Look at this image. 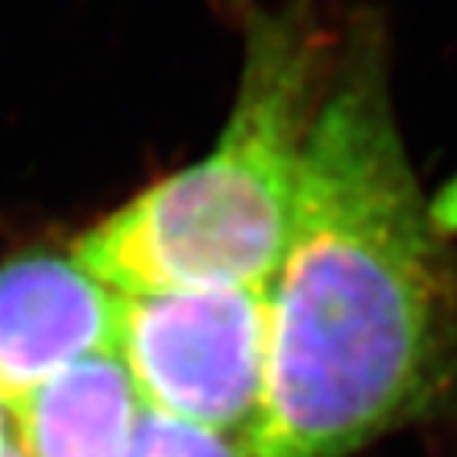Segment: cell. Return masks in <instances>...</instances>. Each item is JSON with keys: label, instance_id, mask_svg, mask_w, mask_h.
Masks as SVG:
<instances>
[{"label": "cell", "instance_id": "8992f818", "mask_svg": "<svg viewBox=\"0 0 457 457\" xmlns=\"http://www.w3.org/2000/svg\"><path fill=\"white\" fill-rule=\"evenodd\" d=\"M128 457H250L246 436L214 431L143 407Z\"/></svg>", "mask_w": 457, "mask_h": 457}, {"label": "cell", "instance_id": "277c9868", "mask_svg": "<svg viewBox=\"0 0 457 457\" xmlns=\"http://www.w3.org/2000/svg\"><path fill=\"white\" fill-rule=\"evenodd\" d=\"M122 295L75 255H24L0 268V404L12 407L54 374L113 351Z\"/></svg>", "mask_w": 457, "mask_h": 457}, {"label": "cell", "instance_id": "6da1fadb", "mask_svg": "<svg viewBox=\"0 0 457 457\" xmlns=\"http://www.w3.org/2000/svg\"><path fill=\"white\" fill-rule=\"evenodd\" d=\"M452 286L378 62L318 104L295 223L268 286L250 457H347L431 386Z\"/></svg>", "mask_w": 457, "mask_h": 457}, {"label": "cell", "instance_id": "ba28073f", "mask_svg": "<svg viewBox=\"0 0 457 457\" xmlns=\"http://www.w3.org/2000/svg\"><path fill=\"white\" fill-rule=\"evenodd\" d=\"M6 457H24V454H21V452H18V449H15V445H12V452H9Z\"/></svg>", "mask_w": 457, "mask_h": 457}, {"label": "cell", "instance_id": "7a4b0ae2", "mask_svg": "<svg viewBox=\"0 0 457 457\" xmlns=\"http://www.w3.org/2000/svg\"><path fill=\"white\" fill-rule=\"evenodd\" d=\"M318 51L315 27L288 9L250 24L237 102L217 145L89 228L75 259L116 295L268 288L295 223Z\"/></svg>", "mask_w": 457, "mask_h": 457}, {"label": "cell", "instance_id": "52a82bcc", "mask_svg": "<svg viewBox=\"0 0 457 457\" xmlns=\"http://www.w3.org/2000/svg\"><path fill=\"white\" fill-rule=\"evenodd\" d=\"M15 436H12V419L6 416V404H0V457L12 452Z\"/></svg>", "mask_w": 457, "mask_h": 457}, {"label": "cell", "instance_id": "5b68a950", "mask_svg": "<svg viewBox=\"0 0 457 457\" xmlns=\"http://www.w3.org/2000/svg\"><path fill=\"white\" fill-rule=\"evenodd\" d=\"M143 398L116 351L93 353L9 407L24 457H128Z\"/></svg>", "mask_w": 457, "mask_h": 457}, {"label": "cell", "instance_id": "3957f363", "mask_svg": "<svg viewBox=\"0 0 457 457\" xmlns=\"http://www.w3.org/2000/svg\"><path fill=\"white\" fill-rule=\"evenodd\" d=\"M113 351L145 407L246 436L264 386L268 288L122 295Z\"/></svg>", "mask_w": 457, "mask_h": 457}]
</instances>
